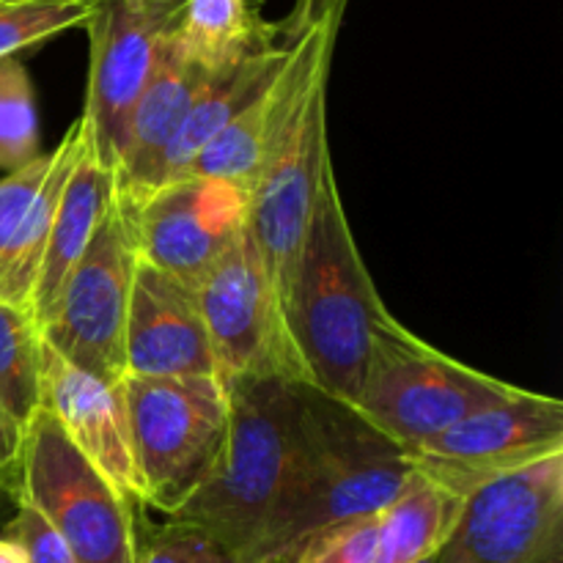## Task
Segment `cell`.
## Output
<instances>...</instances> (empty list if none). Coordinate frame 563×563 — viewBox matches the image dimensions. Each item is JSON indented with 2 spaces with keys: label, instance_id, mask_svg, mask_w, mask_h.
I'll return each instance as SVG.
<instances>
[{
  "label": "cell",
  "instance_id": "cell-4",
  "mask_svg": "<svg viewBox=\"0 0 563 563\" xmlns=\"http://www.w3.org/2000/svg\"><path fill=\"white\" fill-rule=\"evenodd\" d=\"M522 388L445 355L396 317L379 324L352 410L407 454Z\"/></svg>",
  "mask_w": 563,
  "mask_h": 563
},
{
  "label": "cell",
  "instance_id": "cell-15",
  "mask_svg": "<svg viewBox=\"0 0 563 563\" xmlns=\"http://www.w3.org/2000/svg\"><path fill=\"white\" fill-rule=\"evenodd\" d=\"M124 374L220 379L192 289L143 258H137L126 313Z\"/></svg>",
  "mask_w": 563,
  "mask_h": 563
},
{
  "label": "cell",
  "instance_id": "cell-5",
  "mask_svg": "<svg viewBox=\"0 0 563 563\" xmlns=\"http://www.w3.org/2000/svg\"><path fill=\"white\" fill-rule=\"evenodd\" d=\"M143 506L170 517L207 478L229 421L218 377H121Z\"/></svg>",
  "mask_w": 563,
  "mask_h": 563
},
{
  "label": "cell",
  "instance_id": "cell-26",
  "mask_svg": "<svg viewBox=\"0 0 563 563\" xmlns=\"http://www.w3.org/2000/svg\"><path fill=\"white\" fill-rule=\"evenodd\" d=\"M0 537L20 544L27 563H77L75 553L66 548L55 528L33 506L22 504V500H16L14 517L5 522Z\"/></svg>",
  "mask_w": 563,
  "mask_h": 563
},
{
  "label": "cell",
  "instance_id": "cell-14",
  "mask_svg": "<svg viewBox=\"0 0 563 563\" xmlns=\"http://www.w3.org/2000/svg\"><path fill=\"white\" fill-rule=\"evenodd\" d=\"M42 410L53 416L71 445L130 500L143 506L121 383H108L71 366L53 346H42Z\"/></svg>",
  "mask_w": 563,
  "mask_h": 563
},
{
  "label": "cell",
  "instance_id": "cell-12",
  "mask_svg": "<svg viewBox=\"0 0 563 563\" xmlns=\"http://www.w3.org/2000/svg\"><path fill=\"white\" fill-rule=\"evenodd\" d=\"M192 295L223 383L262 374L300 383L247 223L198 280Z\"/></svg>",
  "mask_w": 563,
  "mask_h": 563
},
{
  "label": "cell",
  "instance_id": "cell-22",
  "mask_svg": "<svg viewBox=\"0 0 563 563\" xmlns=\"http://www.w3.org/2000/svg\"><path fill=\"white\" fill-rule=\"evenodd\" d=\"M102 0H9L0 3V60L75 27H86Z\"/></svg>",
  "mask_w": 563,
  "mask_h": 563
},
{
  "label": "cell",
  "instance_id": "cell-1",
  "mask_svg": "<svg viewBox=\"0 0 563 563\" xmlns=\"http://www.w3.org/2000/svg\"><path fill=\"white\" fill-rule=\"evenodd\" d=\"M416 478L405 449L344 401L295 385V445L267 528L242 563H295L319 533L388 509Z\"/></svg>",
  "mask_w": 563,
  "mask_h": 563
},
{
  "label": "cell",
  "instance_id": "cell-28",
  "mask_svg": "<svg viewBox=\"0 0 563 563\" xmlns=\"http://www.w3.org/2000/svg\"><path fill=\"white\" fill-rule=\"evenodd\" d=\"M22 443H25V427L14 421L9 410L0 405V493H11L20 467Z\"/></svg>",
  "mask_w": 563,
  "mask_h": 563
},
{
  "label": "cell",
  "instance_id": "cell-11",
  "mask_svg": "<svg viewBox=\"0 0 563 563\" xmlns=\"http://www.w3.org/2000/svg\"><path fill=\"white\" fill-rule=\"evenodd\" d=\"M563 454L467 495L434 563H561Z\"/></svg>",
  "mask_w": 563,
  "mask_h": 563
},
{
  "label": "cell",
  "instance_id": "cell-3",
  "mask_svg": "<svg viewBox=\"0 0 563 563\" xmlns=\"http://www.w3.org/2000/svg\"><path fill=\"white\" fill-rule=\"evenodd\" d=\"M295 385L278 374L229 379L218 460L168 522L192 528L245 561L284 489L295 445Z\"/></svg>",
  "mask_w": 563,
  "mask_h": 563
},
{
  "label": "cell",
  "instance_id": "cell-8",
  "mask_svg": "<svg viewBox=\"0 0 563 563\" xmlns=\"http://www.w3.org/2000/svg\"><path fill=\"white\" fill-rule=\"evenodd\" d=\"M330 163L333 159L328 146V86H322L308 99L289 132L275 143L256 181L247 190L245 223L273 289L286 344H289L286 319H289L291 289Z\"/></svg>",
  "mask_w": 563,
  "mask_h": 563
},
{
  "label": "cell",
  "instance_id": "cell-31",
  "mask_svg": "<svg viewBox=\"0 0 563 563\" xmlns=\"http://www.w3.org/2000/svg\"><path fill=\"white\" fill-rule=\"evenodd\" d=\"M0 3H9V0H0Z\"/></svg>",
  "mask_w": 563,
  "mask_h": 563
},
{
  "label": "cell",
  "instance_id": "cell-30",
  "mask_svg": "<svg viewBox=\"0 0 563 563\" xmlns=\"http://www.w3.org/2000/svg\"><path fill=\"white\" fill-rule=\"evenodd\" d=\"M418 563H434V555H432V559H427V561H418Z\"/></svg>",
  "mask_w": 563,
  "mask_h": 563
},
{
  "label": "cell",
  "instance_id": "cell-2",
  "mask_svg": "<svg viewBox=\"0 0 563 563\" xmlns=\"http://www.w3.org/2000/svg\"><path fill=\"white\" fill-rule=\"evenodd\" d=\"M394 313L385 308L357 251L333 163L328 165L291 289V355L302 385L355 405L374 333Z\"/></svg>",
  "mask_w": 563,
  "mask_h": 563
},
{
  "label": "cell",
  "instance_id": "cell-7",
  "mask_svg": "<svg viewBox=\"0 0 563 563\" xmlns=\"http://www.w3.org/2000/svg\"><path fill=\"white\" fill-rule=\"evenodd\" d=\"M137 258L130 203L115 190L42 324L44 344L71 366L108 383L124 377V333Z\"/></svg>",
  "mask_w": 563,
  "mask_h": 563
},
{
  "label": "cell",
  "instance_id": "cell-23",
  "mask_svg": "<svg viewBox=\"0 0 563 563\" xmlns=\"http://www.w3.org/2000/svg\"><path fill=\"white\" fill-rule=\"evenodd\" d=\"M42 154L31 75L20 58L0 60V170L14 174Z\"/></svg>",
  "mask_w": 563,
  "mask_h": 563
},
{
  "label": "cell",
  "instance_id": "cell-10",
  "mask_svg": "<svg viewBox=\"0 0 563 563\" xmlns=\"http://www.w3.org/2000/svg\"><path fill=\"white\" fill-rule=\"evenodd\" d=\"M563 454V405L522 388L410 451L418 473L467 498L478 487Z\"/></svg>",
  "mask_w": 563,
  "mask_h": 563
},
{
  "label": "cell",
  "instance_id": "cell-21",
  "mask_svg": "<svg viewBox=\"0 0 563 563\" xmlns=\"http://www.w3.org/2000/svg\"><path fill=\"white\" fill-rule=\"evenodd\" d=\"M42 346L36 319L0 300V405L25 429L42 410Z\"/></svg>",
  "mask_w": 563,
  "mask_h": 563
},
{
  "label": "cell",
  "instance_id": "cell-6",
  "mask_svg": "<svg viewBox=\"0 0 563 563\" xmlns=\"http://www.w3.org/2000/svg\"><path fill=\"white\" fill-rule=\"evenodd\" d=\"M11 495L55 528L77 563H137L135 506L66 440L49 412L38 410L25 429Z\"/></svg>",
  "mask_w": 563,
  "mask_h": 563
},
{
  "label": "cell",
  "instance_id": "cell-16",
  "mask_svg": "<svg viewBox=\"0 0 563 563\" xmlns=\"http://www.w3.org/2000/svg\"><path fill=\"white\" fill-rule=\"evenodd\" d=\"M209 75L212 71L185 53L176 31L170 33L126 124L124 148L115 168L119 190L126 198H143L163 185L165 152Z\"/></svg>",
  "mask_w": 563,
  "mask_h": 563
},
{
  "label": "cell",
  "instance_id": "cell-17",
  "mask_svg": "<svg viewBox=\"0 0 563 563\" xmlns=\"http://www.w3.org/2000/svg\"><path fill=\"white\" fill-rule=\"evenodd\" d=\"M115 190H119V174L93 152L91 132H88L86 146H82L80 157H77L75 168L69 174V181L60 192L47 247H44L42 267H38L36 286H33L31 317L36 319L38 330L47 322L66 275L71 273L77 258L82 256V251L91 242L99 220H102L110 201L115 198Z\"/></svg>",
  "mask_w": 563,
  "mask_h": 563
},
{
  "label": "cell",
  "instance_id": "cell-24",
  "mask_svg": "<svg viewBox=\"0 0 563 563\" xmlns=\"http://www.w3.org/2000/svg\"><path fill=\"white\" fill-rule=\"evenodd\" d=\"M295 563H385L379 515L344 522L319 533L306 544Z\"/></svg>",
  "mask_w": 563,
  "mask_h": 563
},
{
  "label": "cell",
  "instance_id": "cell-13",
  "mask_svg": "<svg viewBox=\"0 0 563 563\" xmlns=\"http://www.w3.org/2000/svg\"><path fill=\"white\" fill-rule=\"evenodd\" d=\"M126 203L143 262L196 289L245 225L247 196L225 181L181 176Z\"/></svg>",
  "mask_w": 563,
  "mask_h": 563
},
{
  "label": "cell",
  "instance_id": "cell-29",
  "mask_svg": "<svg viewBox=\"0 0 563 563\" xmlns=\"http://www.w3.org/2000/svg\"><path fill=\"white\" fill-rule=\"evenodd\" d=\"M0 563H27L25 553H22V548L16 542H11V539L0 537Z\"/></svg>",
  "mask_w": 563,
  "mask_h": 563
},
{
  "label": "cell",
  "instance_id": "cell-27",
  "mask_svg": "<svg viewBox=\"0 0 563 563\" xmlns=\"http://www.w3.org/2000/svg\"><path fill=\"white\" fill-rule=\"evenodd\" d=\"M47 165L49 152H44L36 163L14 170V174H5L0 179V264H3L11 240H14L38 185H42L44 174H47Z\"/></svg>",
  "mask_w": 563,
  "mask_h": 563
},
{
  "label": "cell",
  "instance_id": "cell-19",
  "mask_svg": "<svg viewBox=\"0 0 563 563\" xmlns=\"http://www.w3.org/2000/svg\"><path fill=\"white\" fill-rule=\"evenodd\" d=\"M465 500L416 471L410 487L379 511L385 563H418L438 555L454 531Z\"/></svg>",
  "mask_w": 563,
  "mask_h": 563
},
{
  "label": "cell",
  "instance_id": "cell-25",
  "mask_svg": "<svg viewBox=\"0 0 563 563\" xmlns=\"http://www.w3.org/2000/svg\"><path fill=\"white\" fill-rule=\"evenodd\" d=\"M137 563H240L201 531L165 522L137 548Z\"/></svg>",
  "mask_w": 563,
  "mask_h": 563
},
{
  "label": "cell",
  "instance_id": "cell-9",
  "mask_svg": "<svg viewBox=\"0 0 563 563\" xmlns=\"http://www.w3.org/2000/svg\"><path fill=\"white\" fill-rule=\"evenodd\" d=\"M187 0H102L86 22L88 97L82 119L91 126L93 152L119 168L132 108L146 88L159 53L176 31Z\"/></svg>",
  "mask_w": 563,
  "mask_h": 563
},
{
  "label": "cell",
  "instance_id": "cell-20",
  "mask_svg": "<svg viewBox=\"0 0 563 563\" xmlns=\"http://www.w3.org/2000/svg\"><path fill=\"white\" fill-rule=\"evenodd\" d=\"M269 27L253 0H187L176 38L198 66L218 71L262 42Z\"/></svg>",
  "mask_w": 563,
  "mask_h": 563
},
{
  "label": "cell",
  "instance_id": "cell-18",
  "mask_svg": "<svg viewBox=\"0 0 563 563\" xmlns=\"http://www.w3.org/2000/svg\"><path fill=\"white\" fill-rule=\"evenodd\" d=\"M88 132H91L88 130V121L80 115L66 130L58 146L49 152L47 174H44L20 229H16L14 240H11L9 253H5L3 264H0V300L14 308H22L27 313H31L33 286H36L38 267H42L55 209H58L60 192H64L66 181H69L71 168H75L77 157H80L82 146H86Z\"/></svg>",
  "mask_w": 563,
  "mask_h": 563
}]
</instances>
